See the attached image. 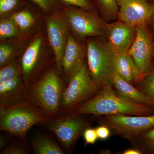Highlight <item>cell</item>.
<instances>
[{
    "instance_id": "6da1fadb",
    "label": "cell",
    "mask_w": 154,
    "mask_h": 154,
    "mask_svg": "<svg viewBox=\"0 0 154 154\" xmlns=\"http://www.w3.org/2000/svg\"><path fill=\"white\" fill-rule=\"evenodd\" d=\"M150 112L149 106L131 103L122 99L111 85H107L102 86L98 94L72 113L99 116L117 114L145 116L148 115Z\"/></svg>"
},
{
    "instance_id": "7a4b0ae2",
    "label": "cell",
    "mask_w": 154,
    "mask_h": 154,
    "mask_svg": "<svg viewBox=\"0 0 154 154\" xmlns=\"http://www.w3.org/2000/svg\"><path fill=\"white\" fill-rule=\"evenodd\" d=\"M66 86L54 65L28 88L26 98L38 106L48 118H52L59 115Z\"/></svg>"
},
{
    "instance_id": "3957f363",
    "label": "cell",
    "mask_w": 154,
    "mask_h": 154,
    "mask_svg": "<svg viewBox=\"0 0 154 154\" xmlns=\"http://www.w3.org/2000/svg\"><path fill=\"white\" fill-rule=\"evenodd\" d=\"M49 118L29 100L10 106H0V130L25 140L29 130L41 126Z\"/></svg>"
},
{
    "instance_id": "277c9868",
    "label": "cell",
    "mask_w": 154,
    "mask_h": 154,
    "mask_svg": "<svg viewBox=\"0 0 154 154\" xmlns=\"http://www.w3.org/2000/svg\"><path fill=\"white\" fill-rule=\"evenodd\" d=\"M87 56L88 69L94 82L102 87L112 85L116 74L114 51L107 41L102 38L89 39Z\"/></svg>"
},
{
    "instance_id": "5b68a950",
    "label": "cell",
    "mask_w": 154,
    "mask_h": 154,
    "mask_svg": "<svg viewBox=\"0 0 154 154\" xmlns=\"http://www.w3.org/2000/svg\"><path fill=\"white\" fill-rule=\"evenodd\" d=\"M102 88L92 79L88 65L85 62L66 86L59 115L72 113L80 105L94 97Z\"/></svg>"
},
{
    "instance_id": "8992f818",
    "label": "cell",
    "mask_w": 154,
    "mask_h": 154,
    "mask_svg": "<svg viewBox=\"0 0 154 154\" xmlns=\"http://www.w3.org/2000/svg\"><path fill=\"white\" fill-rule=\"evenodd\" d=\"M44 49L43 35H36L25 48L18 60L21 76L28 89L51 66L50 59Z\"/></svg>"
},
{
    "instance_id": "52a82bcc",
    "label": "cell",
    "mask_w": 154,
    "mask_h": 154,
    "mask_svg": "<svg viewBox=\"0 0 154 154\" xmlns=\"http://www.w3.org/2000/svg\"><path fill=\"white\" fill-rule=\"evenodd\" d=\"M64 15L70 31L81 38L96 37L105 35L107 24L94 10H85L71 6H63Z\"/></svg>"
},
{
    "instance_id": "ba28073f",
    "label": "cell",
    "mask_w": 154,
    "mask_h": 154,
    "mask_svg": "<svg viewBox=\"0 0 154 154\" xmlns=\"http://www.w3.org/2000/svg\"><path fill=\"white\" fill-rule=\"evenodd\" d=\"M82 115L74 113L50 118L41 126L52 132L65 149L68 150L88 128Z\"/></svg>"
},
{
    "instance_id": "9c48e42d",
    "label": "cell",
    "mask_w": 154,
    "mask_h": 154,
    "mask_svg": "<svg viewBox=\"0 0 154 154\" xmlns=\"http://www.w3.org/2000/svg\"><path fill=\"white\" fill-rule=\"evenodd\" d=\"M101 122L122 137L134 140L154 128V115L105 116Z\"/></svg>"
},
{
    "instance_id": "30bf717a",
    "label": "cell",
    "mask_w": 154,
    "mask_h": 154,
    "mask_svg": "<svg viewBox=\"0 0 154 154\" xmlns=\"http://www.w3.org/2000/svg\"><path fill=\"white\" fill-rule=\"evenodd\" d=\"M45 22L48 39L54 55L56 68L62 76L63 57L70 30L61 9L47 15Z\"/></svg>"
},
{
    "instance_id": "8fae6325",
    "label": "cell",
    "mask_w": 154,
    "mask_h": 154,
    "mask_svg": "<svg viewBox=\"0 0 154 154\" xmlns=\"http://www.w3.org/2000/svg\"><path fill=\"white\" fill-rule=\"evenodd\" d=\"M135 29V37L128 52L138 68L145 75L151 68L153 44L146 24L138 25Z\"/></svg>"
},
{
    "instance_id": "7c38bea8",
    "label": "cell",
    "mask_w": 154,
    "mask_h": 154,
    "mask_svg": "<svg viewBox=\"0 0 154 154\" xmlns=\"http://www.w3.org/2000/svg\"><path fill=\"white\" fill-rule=\"evenodd\" d=\"M119 20L136 27L146 24L154 15V3L150 0H117Z\"/></svg>"
},
{
    "instance_id": "4fadbf2b",
    "label": "cell",
    "mask_w": 154,
    "mask_h": 154,
    "mask_svg": "<svg viewBox=\"0 0 154 154\" xmlns=\"http://www.w3.org/2000/svg\"><path fill=\"white\" fill-rule=\"evenodd\" d=\"M85 51L70 32L62 60V77L66 85L85 63Z\"/></svg>"
},
{
    "instance_id": "5bb4252c",
    "label": "cell",
    "mask_w": 154,
    "mask_h": 154,
    "mask_svg": "<svg viewBox=\"0 0 154 154\" xmlns=\"http://www.w3.org/2000/svg\"><path fill=\"white\" fill-rule=\"evenodd\" d=\"M105 36L115 52H128L136 35L135 27L121 21L107 24Z\"/></svg>"
},
{
    "instance_id": "9a60e30c",
    "label": "cell",
    "mask_w": 154,
    "mask_h": 154,
    "mask_svg": "<svg viewBox=\"0 0 154 154\" xmlns=\"http://www.w3.org/2000/svg\"><path fill=\"white\" fill-rule=\"evenodd\" d=\"M28 90L21 76L0 83V106H12L27 100Z\"/></svg>"
},
{
    "instance_id": "2e32d148",
    "label": "cell",
    "mask_w": 154,
    "mask_h": 154,
    "mask_svg": "<svg viewBox=\"0 0 154 154\" xmlns=\"http://www.w3.org/2000/svg\"><path fill=\"white\" fill-rule=\"evenodd\" d=\"M112 86L117 95L128 102L148 106L154 105V102L144 93L137 90L132 84L127 82L116 73Z\"/></svg>"
},
{
    "instance_id": "e0dca14e",
    "label": "cell",
    "mask_w": 154,
    "mask_h": 154,
    "mask_svg": "<svg viewBox=\"0 0 154 154\" xmlns=\"http://www.w3.org/2000/svg\"><path fill=\"white\" fill-rule=\"evenodd\" d=\"M37 8L29 0L26 5L10 16L19 30L20 38H23L36 29L38 21L35 11Z\"/></svg>"
},
{
    "instance_id": "ac0fdd59",
    "label": "cell",
    "mask_w": 154,
    "mask_h": 154,
    "mask_svg": "<svg viewBox=\"0 0 154 154\" xmlns=\"http://www.w3.org/2000/svg\"><path fill=\"white\" fill-rule=\"evenodd\" d=\"M114 67L116 74L132 85L141 81L144 76L128 52H114Z\"/></svg>"
},
{
    "instance_id": "d6986e66",
    "label": "cell",
    "mask_w": 154,
    "mask_h": 154,
    "mask_svg": "<svg viewBox=\"0 0 154 154\" xmlns=\"http://www.w3.org/2000/svg\"><path fill=\"white\" fill-rule=\"evenodd\" d=\"M0 67L8 63L22 54L25 49V42L23 38H14L1 41Z\"/></svg>"
},
{
    "instance_id": "ffe728a7",
    "label": "cell",
    "mask_w": 154,
    "mask_h": 154,
    "mask_svg": "<svg viewBox=\"0 0 154 154\" xmlns=\"http://www.w3.org/2000/svg\"><path fill=\"white\" fill-rule=\"evenodd\" d=\"M33 153L35 154H65L59 145L49 136L38 133L31 141Z\"/></svg>"
},
{
    "instance_id": "44dd1931",
    "label": "cell",
    "mask_w": 154,
    "mask_h": 154,
    "mask_svg": "<svg viewBox=\"0 0 154 154\" xmlns=\"http://www.w3.org/2000/svg\"><path fill=\"white\" fill-rule=\"evenodd\" d=\"M20 38L17 25L11 17L2 18L0 20L1 41L11 38Z\"/></svg>"
},
{
    "instance_id": "7402d4cb",
    "label": "cell",
    "mask_w": 154,
    "mask_h": 154,
    "mask_svg": "<svg viewBox=\"0 0 154 154\" xmlns=\"http://www.w3.org/2000/svg\"><path fill=\"white\" fill-rule=\"evenodd\" d=\"M21 76V69L18 60H14L1 67L0 83L8 82Z\"/></svg>"
},
{
    "instance_id": "603a6c76",
    "label": "cell",
    "mask_w": 154,
    "mask_h": 154,
    "mask_svg": "<svg viewBox=\"0 0 154 154\" xmlns=\"http://www.w3.org/2000/svg\"><path fill=\"white\" fill-rule=\"evenodd\" d=\"M29 0H0V17L2 18L10 17L23 6Z\"/></svg>"
},
{
    "instance_id": "cb8c5ba5",
    "label": "cell",
    "mask_w": 154,
    "mask_h": 154,
    "mask_svg": "<svg viewBox=\"0 0 154 154\" xmlns=\"http://www.w3.org/2000/svg\"><path fill=\"white\" fill-rule=\"evenodd\" d=\"M39 10L48 15L61 9L63 5L60 0H30Z\"/></svg>"
},
{
    "instance_id": "d4e9b609",
    "label": "cell",
    "mask_w": 154,
    "mask_h": 154,
    "mask_svg": "<svg viewBox=\"0 0 154 154\" xmlns=\"http://www.w3.org/2000/svg\"><path fill=\"white\" fill-rule=\"evenodd\" d=\"M96 5L104 14L114 16L118 14L119 7L117 0H94Z\"/></svg>"
},
{
    "instance_id": "484cf974",
    "label": "cell",
    "mask_w": 154,
    "mask_h": 154,
    "mask_svg": "<svg viewBox=\"0 0 154 154\" xmlns=\"http://www.w3.org/2000/svg\"><path fill=\"white\" fill-rule=\"evenodd\" d=\"M141 91L154 103V70L144 76L140 83Z\"/></svg>"
},
{
    "instance_id": "4316f807",
    "label": "cell",
    "mask_w": 154,
    "mask_h": 154,
    "mask_svg": "<svg viewBox=\"0 0 154 154\" xmlns=\"http://www.w3.org/2000/svg\"><path fill=\"white\" fill-rule=\"evenodd\" d=\"M29 146L26 143L14 142L4 148L1 154H26L29 152Z\"/></svg>"
},
{
    "instance_id": "83f0119b",
    "label": "cell",
    "mask_w": 154,
    "mask_h": 154,
    "mask_svg": "<svg viewBox=\"0 0 154 154\" xmlns=\"http://www.w3.org/2000/svg\"><path fill=\"white\" fill-rule=\"evenodd\" d=\"M63 6H71L85 10H94V0H60Z\"/></svg>"
},
{
    "instance_id": "f1b7e54d",
    "label": "cell",
    "mask_w": 154,
    "mask_h": 154,
    "mask_svg": "<svg viewBox=\"0 0 154 154\" xmlns=\"http://www.w3.org/2000/svg\"><path fill=\"white\" fill-rule=\"evenodd\" d=\"M86 144H94L98 139L96 129L87 128L83 133Z\"/></svg>"
},
{
    "instance_id": "f546056e",
    "label": "cell",
    "mask_w": 154,
    "mask_h": 154,
    "mask_svg": "<svg viewBox=\"0 0 154 154\" xmlns=\"http://www.w3.org/2000/svg\"><path fill=\"white\" fill-rule=\"evenodd\" d=\"M137 138L142 139L146 143L154 147V128L146 131Z\"/></svg>"
},
{
    "instance_id": "4dcf8cb0",
    "label": "cell",
    "mask_w": 154,
    "mask_h": 154,
    "mask_svg": "<svg viewBox=\"0 0 154 154\" xmlns=\"http://www.w3.org/2000/svg\"><path fill=\"white\" fill-rule=\"evenodd\" d=\"M98 139L106 140L109 137L110 135V129L105 125H102L96 128Z\"/></svg>"
},
{
    "instance_id": "1f68e13d",
    "label": "cell",
    "mask_w": 154,
    "mask_h": 154,
    "mask_svg": "<svg viewBox=\"0 0 154 154\" xmlns=\"http://www.w3.org/2000/svg\"><path fill=\"white\" fill-rule=\"evenodd\" d=\"M8 138L6 136L3 135H1V136H0V149L1 150L4 149L6 144L8 143Z\"/></svg>"
},
{
    "instance_id": "d6a6232c",
    "label": "cell",
    "mask_w": 154,
    "mask_h": 154,
    "mask_svg": "<svg viewBox=\"0 0 154 154\" xmlns=\"http://www.w3.org/2000/svg\"><path fill=\"white\" fill-rule=\"evenodd\" d=\"M142 152L138 149H127L123 152V154H140Z\"/></svg>"
},
{
    "instance_id": "836d02e7",
    "label": "cell",
    "mask_w": 154,
    "mask_h": 154,
    "mask_svg": "<svg viewBox=\"0 0 154 154\" xmlns=\"http://www.w3.org/2000/svg\"><path fill=\"white\" fill-rule=\"evenodd\" d=\"M150 20L151 21V25L152 29L154 31V15L152 17Z\"/></svg>"
},
{
    "instance_id": "e575fe53",
    "label": "cell",
    "mask_w": 154,
    "mask_h": 154,
    "mask_svg": "<svg viewBox=\"0 0 154 154\" xmlns=\"http://www.w3.org/2000/svg\"><path fill=\"white\" fill-rule=\"evenodd\" d=\"M100 153L101 154H110L111 153V152L109 150H101V151L100 152Z\"/></svg>"
},
{
    "instance_id": "d590c367",
    "label": "cell",
    "mask_w": 154,
    "mask_h": 154,
    "mask_svg": "<svg viewBox=\"0 0 154 154\" xmlns=\"http://www.w3.org/2000/svg\"><path fill=\"white\" fill-rule=\"evenodd\" d=\"M150 1L154 3V0H150Z\"/></svg>"
}]
</instances>
